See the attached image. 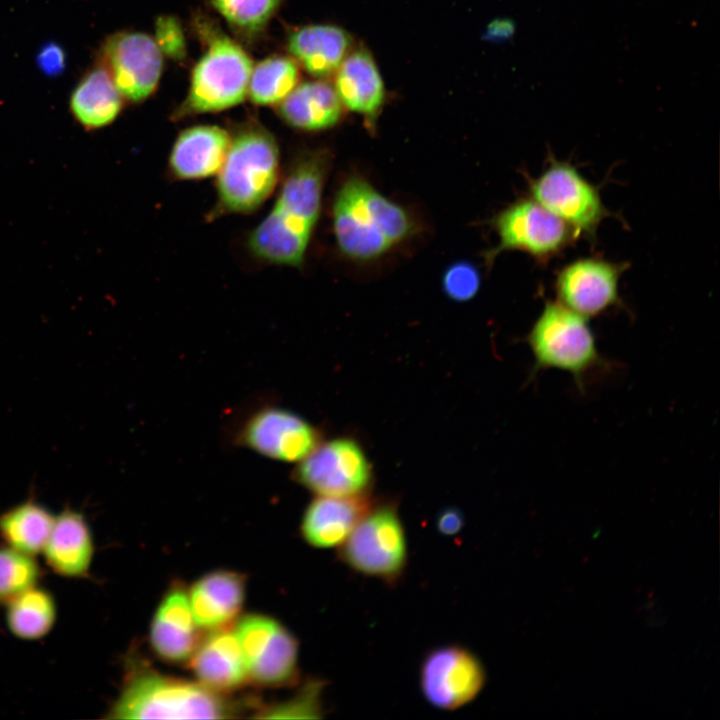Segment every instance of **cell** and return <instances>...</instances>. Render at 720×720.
<instances>
[{"mask_svg": "<svg viewBox=\"0 0 720 720\" xmlns=\"http://www.w3.org/2000/svg\"><path fill=\"white\" fill-rule=\"evenodd\" d=\"M330 162L329 152L323 149L296 155L272 208L248 236L247 247L253 256L273 265H303L320 217Z\"/></svg>", "mask_w": 720, "mask_h": 720, "instance_id": "1", "label": "cell"}, {"mask_svg": "<svg viewBox=\"0 0 720 720\" xmlns=\"http://www.w3.org/2000/svg\"><path fill=\"white\" fill-rule=\"evenodd\" d=\"M332 227L341 254L359 262L382 257L416 232L403 206L357 175L347 177L335 194Z\"/></svg>", "mask_w": 720, "mask_h": 720, "instance_id": "2", "label": "cell"}, {"mask_svg": "<svg viewBox=\"0 0 720 720\" xmlns=\"http://www.w3.org/2000/svg\"><path fill=\"white\" fill-rule=\"evenodd\" d=\"M279 175L280 152L275 137L255 122L241 126L231 135L217 173L213 216L256 211L275 190Z\"/></svg>", "mask_w": 720, "mask_h": 720, "instance_id": "3", "label": "cell"}, {"mask_svg": "<svg viewBox=\"0 0 720 720\" xmlns=\"http://www.w3.org/2000/svg\"><path fill=\"white\" fill-rule=\"evenodd\" d=\"M194 26L206 51L193 68L186 98L173 113L176 121L242 103L253 68L246 51L213 21L199 16Z\"/></svg>", "mask_w": 720, "mask_h": 720, "instance_id": "4", "label": "cell"}, {"mask_svg": "<svg viewBox=\"0 0 720 720\" xmlns=\"http://www.w3.org/2000/svg\"><path fill=\"white\" fill-rule=\"evenodd\" d=\"M234 712V706L221 693L199 682L140 668L128 676L107 718L221 719Z\"/></svg>", "mask_w": 720, "mask_h": 720, "instance_id": "5", "label": "cell"}, {"mask_svg": "<svg viewBox=\"0 0 720 720\" xmlns=\"http://www.w3.org/2000/svg\"><path fill=\"white\" fill-rule=\"evenodd\" d=\"M587 318L559 301H547L527 335L534 364L531 377L541 370L568 372L583 391L589 376L606 362L601 357Z\"/></svg>", "mask_w": 720, "mask_h": 720, "instance_id": "6", "label": "cell"}, {"mask_svg": "<svg viewBox=\"0 0 720 720\" xmlns=\"http://www.w3.org/2000/svg\"><path fill=\"white\" fill-rule=\"evenodd\" d=\"M339 559L353 571L395 584L408 562V542L397 507L372 505L338 547Z\"/></svg>", "mask_w": 720, "mask_h": 720, "instance_id": "7", "label": "cell"}, {"mask_svg": "<svg viewBox=\"0 0 720 720\" xmlns=\"http://www.w3.org/2000/svg\"><path fill=\"white\" fill-rule=\"evenodd\" d=\"M498 244L489 250L486 263L496 256L517 250L546 263L566 249L579 235L532 198L519 199L500 211L493 219Z\"/></svg>", "mask_w": 720, "mask_h": 720, "instance_id": "8", "label": "cell"}, {"mask_svg": "<svg viewBox=\"0 0 720 720\" xmlns=\"http://www.w3.org/2000/svg\"><path fill=\"white\" fill-rule=\"evenodd\" d=\"M529 193L579 236L593 238L609 215L598 189L568 162L551 159L546 169L530 180Z\"/></svg>", "mask_w": 720, "mask_h": 720, "instance_id": "9", "label": "cell"}, {"mask_svg": "<svg viewBox=\"0 0 720 720\" xmlns=\"http://www.w3.org/2000/svg\"><path fill=\"white\" fill-rule=\"evenodd\" d=\"M233 629L244 654L249 681L279 687L297 679L298 641L283 624L267 615L248 614Z\"/></svg>", "mask_w": 720, "mask_h": 720, "instance_id": "10", "label": "cell"}, {"mask_svg": "<svg viewBox=\"0 0 720 720\" xmlns=\"http://www.w3.org/2000/svg\"><path fill=\"white\" fill-rule=\"evenodd\" d=\"M372 472L361 446L353 439L319 443L299 462L295 479L317 496L366 494Z\"/></svg>", "mask_w": 720, "mask_h": 720, "instance_id": "11", "label": "cell"}, {"mask_svg": "<svg viewBox=\"0 0 720 720\" xmlns=\"http://www.w3.org/2000/svg\"><path fill=\"white\" fill-rule=\"evenodd\" d=\"M486 673L480 659L457 644L429 651L420 666L419 686L425 700L442 710L472 702L482 691Z\"/></svg>", "mask_w": 720, "mask_h": 720, "instance_id": "12", "label": "cell"}, {"mask_svg": "<svg viewBox=\"0 0 720 720\" xmlns=\"http://www.w3.org/2000/svg\"><path fill=\"white\" fill-rule=\"evenodd\" d=\"M163 54L153 37L137 31H120L103 42L98 63L110 75L125 101L140 103L156 90Z\"/></svg>", "mask_w": 720, "mask_h": 720, "instance_id": "13", "label": "cell"}, {"mask_svg": "<svg viewBox=\"0 0 720 720\" xmlns=\"http://www.w3.org/2000/svg\"><path fill=\"white\" fill-rule=\"evenodd\" d=\"M240 444L259 455L300 462L319 444L317 429L301 416L280 407H264L252 413L238 433Z\"/></svg>", "mask_w": 720, "mask_h": 720, "instance_id": "14", "label": "cell"}, {"mask_svg": "<svg viewBox=\"0 0 720 720\" xmlns=\"http://www.w3.org/2000/svg\"><path fill=\"white\" fill-rule=\"evenodd\" d=\"M626 263L601 258H581L564 266L557 274V301L585 317H595L619 302V280Z\"/></svg>", "mask_w": 720, "mask_h": 720, "instance_id": "15", "label": "cell"}, {"mask_svg": "<svg viewBox=\"0 0 720 720\" xmlns=\"http://www.w3.org/2000/svg\"><path fill=\"white\" fill-rule=\"evenodd\" d=\"M188 591L176 585L161 599L154 612L149 641L154 653L169 663L188 662L199 642Z\"/></svg>", "mask_w": 720, "mask_h": 720, "instance_id": "16", "label": "cell"}, {"mask_svg": "<svg viewBox=\"0 0 720 720\" xmlns=\"http://www.w3.org/2000/svg\"><path fill=\"white\" fill-rule=\"evenodd\" d=\"M94 553L92 530L82 512L67 506L55 515L41 552L45 563L55 574L70 579L86 577Z\"/></svg>", "mask_w": 720, "mask_h": 720, "instance_id": "17", "label": "cell"}, {"mask_svg": "<svg viewBox=\"0 0 720 720\" xmlns=\"http://www.w3.org/2000/svg\"><path fill=\"white\" fill-rule=\"evenodd\" d=\"M198 682L223 694L249 682L247 664L234 629L212 630L188 661Z\"/></svg>", "mask_w": 720, "mask_h": 720, "instance_id": "18", "label": "cell"}, {"mask_svg": "<svg viewBox=\"0 0 720 720\" xmlns=\"http://www.w3.org/2000/svg\"><path fill=\"white\" fill-rule=\"evenodd\" d=\"M372 505V500L366 494L317 496L304 511L301 535L315 548L339 547Z\"/></svg>", "mask_w": 720, "mask_h": 720, "instance_id": "19", "label": "cell"}, {"mask_svg": "<svg viewBox=\"0 0 720 720\" xmlns=\"http://www.w3.org/2000/svg\"><path fill=\"white\" fill-rule=\"evenodd\" d=\"M231 135L216 125H196L177 136L168 159L170 175L200 180L216 175L226 157Z\"/></svg>", "mask_w": 720, "mask_h": 720, "instance_id": "20", "label": "cell"}, {"mask_svg": "<svg viewBox=\"0 0 720 720\" xmlns=\"http://www.w3.org/2000/svg\"><path fill=\"white\" fill-rule=\"evenodd\" d=\"M246 581L230 570H215L197 579L188 591L197 626L209 631L225 628L239 615Z\"/></svg>", "mask_w": 720, "mask_h": 720, "instance_id": "21", "label": "cell"}, {"mask_svg": "<svg viewBox=\"0 0 720 720\" xmlns=\"http://www.w3.org/2000/svg\"><path fill=\"white\" fill-rule=\"evenodd\" d=\"M334 89L346 109L360 114L373 128L385 101L378 67L365 48L350 51L334 73Z\"/></svg>", "mask_w": 720, "mask_h": 720, "instance_id": "22", "label": "cell"}, {"mask_svg": "<svg viewBox=\"0 0 720 720\" xmlns=\"http://www.w3.org/2000/svg\"><path fill=\"white\" fill-rule=\"evenodd\" d=\"M352 38L339 26L306 25L293 31L287 40L291 57L316 78L334 75L351 50Z\"/></svg>", "mask_w": 720, "mask_h": 720, "instance_id": "23", "label": "cell"}, {"mask_svg": "<svg viewBox=\"0 0 720 720\" xmlns=\"http://www.w3.org/2000/svg\"><path fill=\"white\" fill-rule=\"evenodd\" d=\"M343 105L332 85L315 80L298 84L278 105L280 118L302 131H321L342 118Z\"/></svg>", "mask_w": 720, "mask_h": 720, "instance_id": "24", "label": "cell"}, {"mask_svg": "<svg viewBox=\"0 0 720 720\" xmlns=\"http://www.w3.org/2000/svg\"><path fill=\"white\" fill-rule=\"evenodd\" d=\"M124 101L106 69L98 63L74 87L69 110L84 130L95 131L116 120Z\"/></svg>", "mask_w": 720, "mask_h": 720, "instance_id": "25", "label": "cell"}, {"mask_svg": "<svg viewBox=\"0 0 720 720\" xmlns=\"http://www.w3.org/2000/svg\"><path fill=\"white\" fill-rule=\"evenodd\" d=\"M55 515L33 497L0 514V538L4 545L31 556L41 554Z\"/></svg>", "mask_w": 720, "mask_h": 720, "instance_id": "26", "label": "cell"}, {"mask_svg": "<svg viewBox=\"0 0 720 720\" xmlns=\"http://www.w3.org/2000/svg\"><path fill=\"white\" fill-rule=\"evenodd\" d=\"M5 606L6 626L18 639H42L55 626L58 615L56 600L52 593L38 584L22 592Z\"/></svg>", "mask_w": 720, "mask_h": 720, "instance_id": "27", "label": "cell"}, {"mask_svg": "<svg viewBox=\"0 0 720 720\" xmlns=\"http://www.w3.org/2000/svg\"><path fill=\"white\" fill-rule=\"evenodd\" d=\"M299 80L300 66L291 56H269L252 68L247 95L256 105H278Z\"/></svg>", "mask_w": 720, "mask_h": 720, "instance_id": "28", "label": "cell"}, {"mask_svg": "<svg viewBox=\"0 0 720 720\" xmlns=\"http://www.w3.org/2000/svg\"><path fill=\"white\" fill-rule=\"evenodd\" d=\"M207 1L235 32L249 38L264 30L281 3V0Z\"/></svg>", "mask_w": 720, "mask_h": 720, "instance_id": "29", "label": "cell"}, {"mask_svg": "<svg viewBox=\"0 0 720 720\" xmlns=\"http://www.w3.org/2000/svg\"><path fill=\"white\" fill-rule=\"evenodd\" d=\"M41 568L35 558L7 545L0 546V605L37 585Z\"/></svg>", "mask_w": 720, "mask_h": 720, "instance_id": "30", "label": "cell"}, {"mask_svg": "<svg viewBox=\"0 0 720 720\" xmlns=\"http://www.w3.org/2000/svg\"><path fill=\"white\" fill-rule=\"evenodd\" d=\"M442 290L455 302H467L479 292L481 276L471 262L462 260L450 264L442 275Z\"/></svg>", "mask_w": 720, "mask_h": 720, "instance_id": "31", "label": "cell"}, {"mask_svg": "<svg viewBox=\"0 0 720 720\" xmlns=\"http://www.w3.org/2000/svg\"><path fill=\"white\" fill-rule=\"evenodd\" d=\"M302 693L285 702L263 707L255 715L257 718H314L318 717L319 705L315 687L309 686Z\"/></svg>", "mask_w": 720, "mask_h": 720, "instance_id": "32", "label": "cell"}, {"mask_svg": "<svg viewBox=\"0 0 720 720\" xmlns=\"http://www.w3.org/2000/svg\"><path fill=\"white\" fill-rule=\"evenodd\" d=\"M158 48L173 60L186 57V39L180 21L171 15L159 16L155 22V38Z\"/></svg>", "mask_w": 720, "mask_h": 720, "instance_id": "33", "label": "cell"}, {"mask_svg": "<svg viewBox=\"0 0 720 720\" xmlns=\"http://www.w3.org/2000/svg\"><path fill=\"white\" fill-rule=\"evenodd\" d=\"M36 62L40 71L46 76H57L65 70L66 54L60 45L48 42L40 48Z\"/></svg>", "mask_w": 720, "mask_h": 720, "instance_id": "34", "label": "cell"}, {"mask_svg": "<svg viewBox=\"0 0 720 720\" xmlns=\"http://www.w3.org/2000/svg\"><path fill=\"white\" fill-rule=\"evenodd\" d=\"M435 525L441 535L455 536L464 528V515L456 507H447L439 512Z\"/></svg>", "mask_w": 720, "mask_h": 720, "instance_id": "35", "label": "cell"}, {"mask_svg": "<svg viewBox=\"0 0 720 720\" xmlns=\"http://www.w3.org/2000/svg\"><path fill=\"white\" fill-rule=\"evenodd\" d=\"M511 31V25L505 21H495L491 23L488 28V37L497 38L499 36H505Z\"/></svg>", "mask_w": 720, "mask_h": 720, "instance_id": "36", "label": "cell"}]
</instances>
